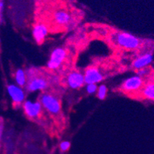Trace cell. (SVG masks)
<instances>
[{
  "instance_id": "cell-1",
  "label": "cell",
  "mask_w": 154,
  "mask_h": 154,
  "mask_svg": "<svg viewBox=\"0 0 154 154\" xmlns=\"http://www.w3.org/2000/svg\"><path fill=\"white\" fill-rule=\"evenodd\" d=\"M112 40L114 44L119 48L126 50L139 49L143 45V41L140 38L125 32H119L112 34Z\"/></svg>"
},
{
  "instance_id": "cell-2",
  "label": "cell",
  "mask_w": 154,
  "mask_h": 154,
  "mask_svg": "<svg viewBox=\"0 0 154 154\" xmlns=\"http://www.w3.org/2000/svg\"><path fill=\"white\" fill-rule=\"evenodd\" d=\"M42 108L53 116H59L61 112V103L57 96L49 93H42L39 97Z\"/></svg>"
},
{
  "instance_id": "cell-3",
  "label": "cell",
  "mask_w": 154,
  "mask_h": 154,
  "mask_svg": "<svg viewBox=\"0 0 154 154\" xmlns=\"http://www.w3.org/2000/svg\"><path fill=\"white\" fill-rule=\"evenodd\" d=\"M145 82L142 77L138 75H133L123 81L120 86V90L127 94H139Z\"/></svg>"
},
{
  "instance_id": "cell-4",
  "label": "cell",
  "mask_w": 154,
  "mask_h": 154,
  "mask_svg": "<svg viewBox=\"0 0 154 154\" xmlns=\"http://www.w3.org/2000/svg\"><path fill=\"white\" fill-rule=\"evenodd\" d=\"M67 57V52L64 48L56 47L52 51L49 57V61L47 62L48 69L56 70L60 68Z\"/></svg>"
},
{
  "instance_id": "cell-5",
  "label": "cell",
  "mask_w": 154,
  "mask_h": 154,
  "mask_svg": "<svg viewBox=\"0 0 154 154\" xmlns=\"http://www.w3.org/2000/svg\"><path fill=\"white\" fill-rule=\"evenodd\" d=\"M6 89L15 106H22L26 100V93L23 87H20L16 84H9L7 86Z\"/></svg>"
},
{
  "instance_id": "cell-6",
  "label": "cell",
  "mask_w": 154,
  "mask_h": 154,
  "mask_svg": "<svg viewBox=\"0 0 154 154\" xmlns=\"http://www.w3.org/2000/svg\"><path fill=\"white\" fill-rule=\"evenodd\" d=\"M49 86V81L45 77L40 75V74L36 76L27 80L26 85V89L29 93H34L37 91H44Z\"/></svg>"
},
{
  "instance_id": "cell-7",
  "label": "cell",
  "mask_w": 154,
  "mask_h": 154,
  "mask_svg": "<svg viewBox=\"0 0 154 154\" xmlns=\"http://www.w3.org/2000/svg\"><path fill=\"white\" fill-rule=\"evenodd\" d=\"M22 106L25 114L26 115L27 117L31 119L38 118L42 112V106L39 101H32L30 100H25Z\"/></svg>"
},
{
  "instance_id": "cell-8",
  "label": "cell",
  "mask_w": 154,
  "mask_h": 154,
  "mask_svg": "<svg viewBox=\"0 0 154 154\" xmlns=\"http://www.w3.org/2000/svg\"><path fill=\"white\" fill-rule=\"evenodd\" d=\"M85 84H98L103 80L104 76L100 69L96 66L88 67L84 73Z\"/></svg>"
},
{
  "instance_id": "cell-9",
  "label": "cell",
  "mask_w": 154,
  "mask_h": 154,
  "mask_svg": "<svg viewBox=\"0 0 154 154\" xmlns=\"http://www.w3.org/2000/svg\"><path fill=\"white\" fill-rule=\"evenodd\" d=\"M66 84L72 89H80L85 84L83 73L79 71H72L66 77Z\"/></svg>"
},
{
  "instance_id": "cell-10",
  "label": "cell",
  "mask_w": 154,
  "mask_h": 154,
  "mask_svg": "<svg viewBox=\"0 0 154 154\" xmlns=\"http://www.w3.org/2000/svg\"><path fill=\"white\" fill-rule=\"evenodd\" d=\"M53 20L56 26L64 27L72 23V16L65 9H57L53 12Z\"/></svg>"
},
{
  "instance_id": "cell-11",
  "label": "cell",
  "mask_w": 154,
  "mask_h": 154,
  "mask_svg": "<svg viewBox=\"0 0 154 154\" xmlns=\"http://www.w3.org/2000/svg\"><path fill=\"white\" fill-rule=\"evenodd\" d=\"M49 33V28L46 24L36 23L32 28V36L37 44H42Z\"/></svg>"
},
{
  "instance_id": "cell-12",
  "label": "cell",
  "mask_w": 154,
  "mask_h": 154,
  "mask_svg": "<svg viewBox=\"0 0 154 154\" xmlns=\"http://www.w3.org/2000/svg\"><path fill=\"white\" fill-rule=\"evenodd\" d=\"M153 60V56L151 53H145L140 55L133 60L132 66L134 69H141L148 67Z\"/></svg>"
},
{
  "instance_id": "cell-13",
  "label": "cell",
  "mask_w": 154,
  "mask_h": 154,
  "mask_svg": "<svg viewBox=\"0 0 154 154\" xmlns=\"http://www.w3.org/2000/svg\"><path fill=\"white\" fill-rule=\"evenodd\" d=\"M139 93L146 100L154 101V81L145 83Z\"/></svg>"
},
{
  "instance_id": "cell-14",
  "label": "cell",
  "mask_w": 154,
  "mask_h": 154,
  "mask_svg": "<svg viewBox=\"0 0 154 154\" xmlns=\"http://www.w3.org/2000/svg\"><path fill=\"white\" fill-rule=\"evenodd\" d=\"M15 81L17 86H20V87H23L26 86L27 83V76L26 71L23 69H18L15 72Z\"/></svg>"
},
{
  "instance_id": "cell-15",
  "label": "cell",
  "mask_w": 154,
  "mask_h": 154,
  "mask_svg": "<svg viewBox=\"0 0 154 154\" xmlns=\"http://www.w3.org/2000/svg\"><path fill=\"white\" fill-rule=\"evenodd\" d=\"M107 87L106 85L102 84L100 86H98V89H97V92H96V95H97V97H98L100 100H103L106 97L107 95Z\"/></svg>"
},
{
  "instance_id": "cell-16",
  "label": "cell",
  "mask_w": 154,
  "mask_h": 154,
  "mask_svg": "<svg viewBox=\"0 0 154 154\" xmlns=\"http://www.w3.org/2000/svg\"><path fill=\"white\" fill-rule=\"evenodd\" d=\"M151 74V71L149 67H146V68L141 69L137 70V75L139 76L142 77L143 79L144 77H147L149 75Z\"/></svg>"
},
{
  "instance_id": "cell-17",
  "label": "cell",
  "mask_w": 154,
  "mask_h": 154,
  "mask_svg": "<svg viewBox=\"0 0 154 154\" xmlns=\"http://www.w3.org/2000/svg\"><path fill=\"white\" fill-rule=\"evenodd\" d=\"M98 86L96 84H87L86 87V91L88 94L93 95L97 92Z\"/></svg>"
},
{
  "instance_id": "cell-18",
  "label": "cell",
  "mask_w": 154,
  "mask_h": 154,
  "mask_svg": "<svg viewBox=\"0 0 154 154\" xmlns=\"http://www.w3.org/2000/svg\"><path fill=\"white\" fill-rule=\"evenodd\" d=\"M70 146H71V144H70V143L69 141H66V140L63 141L60 144V149L63 152H66V151H68L69 149Z\"/></svg>"
},
{
  "instance_id": "cell-19",
  "label": "cell",
  "mask_w": 154,
  "mask_h": 154,
  "mask_svg": "<svg viewBox=\"0 0 154 154\" xmlns=\"http://www.w3.org/2000/svg\"><path fill=\"white\" fill-rule=\"evenodd\" d=\"M4 130H5V124H4L3 119L0 118V146L2 144V140H3Z\"/></svg>"
},
{
  "instance_id": "cell-20",
  "label": "cell",
  "mask_w": 154,
  "mask_h": 154,
  "mask_svg": "<svg viewBox=\"0 0 154 154\" xmlns=\"http://www.w3.org/2000/svg\"><path fill=\"white\" fill-rule=\"evenodd\" d=\"M3 8H4L3 1H2V0H0V20H1V17H2V12Z\"/></svg>"
}]
</instances>
